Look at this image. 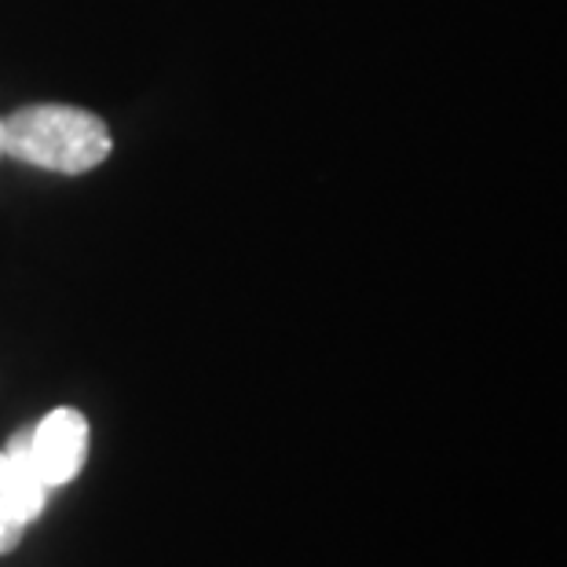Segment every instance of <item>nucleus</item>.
<instances>
[{
    "instance_id": "f257e3e1",
    "label": "nucleus",
    "mask_w": 567,
    "mask_h": 567,
    "mask_svg": "<svg viewBox=\"0 0 567 567\" xmlns=\"http://www.w3.org/2000/svg\"><path fill=\"white\" fill-rule=\"evenodd\" d=\"M114 140L103 117L66 103L19 106L4 117V154L48 168V173L78 176L106 162Z\"/></svg>"
},
{
    "instance_id": "7ed1b4c3",
    "label": "nucleus",
    "mask_w": 567,
    "mask_h": 567,
    "mask_svg": "<svg viewBox=\"0 0 567 567\" xmlns=\"http://www.w3.org/2000/svg\"><path fill=\"white\" fill-rule=\"evenodd\" d=\"M30 462L44 487H63L89 462V417L74 406H55L30 429Z\"/></svg>"
},
{
    "instance_id": "f03ea898",
    "label": "nucleus",
    "mask_w": 567,
    "mask_h": 567,
    "mask_svg": "<svg viewBox=\"0 0 567 567\" xmlns=\"http://www.w3.org/2000/svg\"><path fill=\"white\" fill-rule=\"evenodd\" d=\"M44 502L48 487L30 462V429H19L0 451V557L19 546Z\"/></svg>"
},
{
    "instance_id": "20e7f679",
    "label": "nucleus",
    "mask_w": 567,
    "mask_h": 567,
    "mask_svg": "<svg viewBox=\"0 0 567 567\" xmlns=\"http://www.w3.org/2000/svg\"><path fill=\"white\" fill-rule=\"evenodd\" d=\"M0 158H4V117H0Z\"/></svg>"
}]
</instances>
